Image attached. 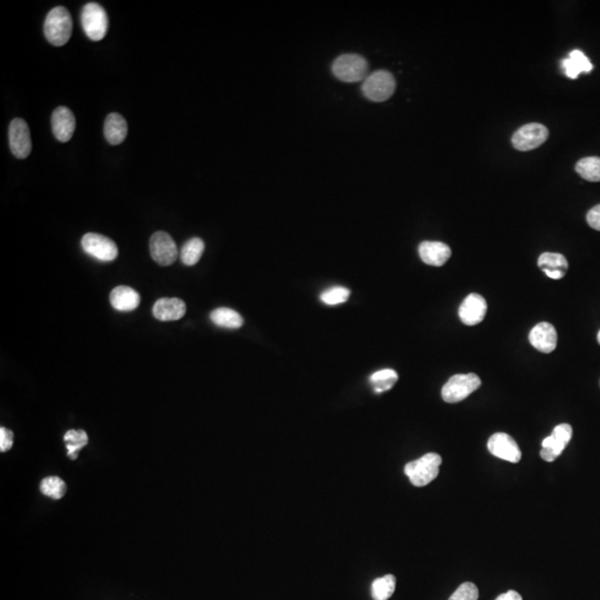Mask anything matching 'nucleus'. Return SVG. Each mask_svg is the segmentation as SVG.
Listing matches in <instances>:
<instances>
[{
  "mask_svg": "<svg viewBox=\"0 0 600 600\" xmlns=\"http://www.w3.org/2000/svg\"><path fill=\"white\" fill-rule=\"evenodd\" d=\"M44 33L51 45H66L73 33V18L67 8L58 6L50 10L46 17Z\"/></svg>",
  "mask_w": 600,
  "mask_h": 600,
  "instance_id": "nucleus-1",
  "label": "nucleus"
},
{
  "mask_svg": "<svg viewBox=\"0 0 600 600\" xmlns=\"http://www.w3.org/2000/svg\"><path fill=\"white\" fill-rule=\"evenodd\" d=\"M441 461L443 459L438 454H426L405 466L406 476L416 487H424L437 478Z\"/></svg>",
  "mask_w": 600,
  "mask_h": 600,
  "instance_id": "nucleus-2",
  "label": "nucleus"
},
{
  "mask_svg": "<svg viewBox=\"0 0 600 600\" xmlns=\"http://www.w3.org/2000/svg\"><path fill=\"white\" fill-rule=\"evenodd\" d=\"M481 386V380L476 374H459L450 377L441 389V397L446 403L463 401L470 394Z\"/></svg>",
  "mask_w": 600,
  "mask_h": 600,
  "instance_id": "nucleus-3",
  "label": "nucleus"
},
{
  "mask_svg": "<svg viewBox=\"0 0 600 600\" xmlns=\"http://www.w3.org/2000/svg\"><path fill=\"white\" fill-rule=\"evenodd\" d=\"M395 78L387 70H378L364 80V95L376 103L389 99L395 93Z\"/></svg>",
  "mask_w": 600,
  "mask_h": 600,
  "instance_id": "nucleus-4",
  "label": "nucleus"
},
{
  "mask_svg": "<svg viewBox=\"0 0 600 600\" xmlns=\"http://www.w3.org/2000/svg\"><path fill=\"white\" fill-rule=\"evenodd\" d=\"M333 73L338 79L345 83L365 80L368 74L367 60L355 54L339 56L334 63Z\"/></svg>",
  "mask_w": 600,
  "mask_h": 600,
  "instance_id": "nucleus-5",
  "label": "nucleus"
},
{
  "mask_svg": "<svg viewBox=\"0 0 600 600\" xmlns=\"http://www.w3.org/2000/svg\"><path fill=\"white\" fill-rule=\"evenodd\" d=\"M108 16L103 6L97 3L85 5L81 11V25L89 39L99 41L105 37L108 30Z\"/></svg>",
  "mask_w": 600,
  "mask_h": 600,
  "instance_id": "nucleus-6",
  "label": "nucleus"
},
{
  "mask_svg": "<svg viewBox=\"0 0 600 600\" xmlns=\"http://www.w3.org/2000/svg\"><path fill=\"white\" fill-rule=\"evenodd\" d=\"M573 436V428L568 424H560L554 428L553 434L546 437L541 443L540 457L547 463H553L567 447Z\"/></svg>",
  "mask_w": 600,
  "mask_h": 600,
  "instance_id": "nucleus-7",
  "label": "nucleus"
},
{
  "mask_svg": "<svg viewBox=\"0 0 600 600\" xmlns=\"http://www.w3.org/2000/svg\"><path fill=\"white\" fill-rule=\"evenodd\" d=\"M549 131L541 124L533 123L523 126L514 134L511 141L520 151H529L540 147L547 140Z\"/></svg>",
  "mask_w": 600,
  "mask_h": 600,
  "instance_id": "nucleus-8",
  "label": "nucleus"
},
{
  "mask_svg": "<svg viewBox=\"0 0 600 600\" xmlns=\"http://www.w3.org/2000/svg\"><path fill=\"white\" fill-rule=\"evenodd\" d=\"M150 255L160 266L173 265L177 260L178 249L169 234L157 231L150 238Z\"/></svg>",
  "mask_w": 600,
  "mask_h": 600,
  "instance_id": "nucleus-9",
  "label": "nucleus"
},
{
  "mask_svg": "<svg viewBox=\"0 0 600 600\" xmlns=\"http://www.w3.org/2000/svg\"><path fill=\"white\" fill-rule=\"evenodd\" d=\"M81 246L88 255L101 261H113L117 258L118 248L114 240L99 234H86L81 239Z\"/></svg>",
  "mask_w": 600,
  "mask_h": 600,
  "instance_id": "nucleus-10",
  "label": "nucleus"
},
{
  "mask_svg": "<svg viewBox=\"0 0 600 600\" xmlns=\"http://www.w3.org/2000/svg\"><path fill=\"white\" fill-rule=\"evenodd\" d=\"M10 150L15 157L25 159L31 153V137L25 120L16 118L9 126Z\"/></svg>",
  "mask_w": 600,
  "mask_h": 600,
  "instance_id": "nucleus-11",
  "label": "nucleus"
},
{
  "mask_svg": "<svg viewBox=\"0 0 600 600\" xmlns=\"http://www.w3.org/2000/svg\"><path fill=\"white\" fill-rule=\"evenodd\" d=\"M488 450L496 457L509 463L517 464L521 459V451L511 436L496 433L488 440Z\"/></svg>",
  "mask_w": 600,
  "mask_h": 600,
  "instance_id": "nucleus-12",
  "label": "nucleus"
},
{
  "mask_svg": "<svg viewBox=\"0 0 600 600\" xmlns=\"http://www.w3.org/2000/svg\"><path fill=\"white\" fill-rule=\"evenodd\" d=\"M487 313V303L479 294H470L459 307V318L467 326H475L483 321Z\"/></svg>",
  "mask_w": 600,
  "mask_h": 600,
  "instance_id": "nucleus-13",
  "label": "nucleus"
},
{
  "mask_svg": "<svg viewBox=\"0 0 600 600\" xmlns=\"http://www.w3.org/2000/svg\"><path fill=\"white\" fill-rule=\"evenodd\" d=\"M51 127L56 139L60 143H67L73 137L76 129V118L69 108H56L51 116Z\"/></svg>",
  "mask_w": 600,
  "mask_h": 600,
  "instance_id": "nucleus-14",
  "label": "nucleus"
},
{
  "mask_svg": "<svg viewBox=\"0 0 600 600\" xmlns=\"http://www.w3.org/2000/svg\"><path fill=\"white\" fill-rule=\"evenodd\" d=\"M557 331L549 323L538 324L529 334L530 344L540 353H553L557 347Z\"/></svg>",
  "mask_w": 600,
  "mask_h": 600,
  "instance_id": "nucleus-15",
  "label": "nucleus"
},
{
  "mask_svg": "<svg viewBox=\"0 0 600 600\" xmlns=\"http://www.w3.org/2000/svg\"><path fill=\"white\" fill-rule=\"evenodd\" d=\"M418 251L420 259L423 260L426 265L435 267L445 265L451 256L449 246L440 241H424L420 244Z\"/></svg>",
  "mask_w": 600,
  "mask_h": 600,
  "instance_id": "nucleus-16",
  "label": "nucleus"
},
{
  "mask_svg": "<svg viewBox=\"0 0 600 600\" xmlns=\"http://www.w3.org/2000/svg\"><path fill=\"white\" fill-rule=\"evenodd\" d=\"M153 314L161 321L179 320L185 316L186 304L179 298H160L154 305Z\"/></svg>",
  "mask_w": 600,
  "mask_h": 600,
  "instance_id": "nucleus-17",
  "label": "nucleus"
},
{
  "mask_svg": "<svg viewBox=\"0 0 600 600\" xmlns=\"http://www.w3.org/2000/svg\"><path fill=\"white\" fill-rule=\"evenodd\" d=\"M538 267L543 270L547 277L559 280L565 277L567 273V259L561 254L544 253L538 258Z\"/></svg>",
  "mask_w": 600,
  "mask_h": 600,
  "instance_id": "nucleus-18",
  "label": "nucleus"
},
{
  "mask_svg": "<svg viewBox=\"0 0 600 600\" xmlns=\"http://www.w3.org/2000/svg\"><path fill=\"white\" fill-rule=\"evenodd\" d=\"M110 304L119 311H131L139 306L140 296L133 288L118 286L110 293Z\"/></svg>",
  "mask_w": 600,
  "mask_h": 600,
  "instance_id": "nucleus-19",
  "label": "nucleus"
},
{
  "mask_svg": "<svg viewBox=\"0 0 600 600\" xmlns=\"http://www.w3.org/2000/svg\"><path fill=\"white\" fill-rule=\"evenodd\" d=\"M104 133H105L106 139L110 145H120L127 137V121L119 114H109L105 120Z\"/></svg>",
  "mask_w": 600,
  "mask_h": 600,
  "instance_id": "nucleus-20",
  "label": "nucleus"
},
{
  "mask_svg": "<svg viewBox=\"0 0 600 600\" xmlns=\"http://www.w3.org/2000/svg\"><path fill=\"white\" fill-rule=\"evenodd\" d=\"M561 68L568 78L576 79L581 73H590L593 69V65L584 55L583 51L575 49L569 54V57L565 58L561 61Z\"/></svg>",
  "mask_w": 600,
  "mask_h": 600,
  "instance_id": "nucleus-21",
  "label": "nucleus"
},
{
  "mask_svg": "<svg viewBox=\"0 0 600 600\" xmlns=\"http://www.w3.org/2000/svg\"><path fill=\"white\" fill-rule=\"evenodd\" d=\"M210 319L215 325L228 328V329H237L244 324L243 317L240 316V314H238L236 310L226 307L214 310L213 313L210 314Z\"/></svg>",
  "mask_w": 600,
  "mask_h": 600,
  "instance_id": "nucleus-22",
  "label": "nucleus"
},
{
  "mask_svg": "<svg viewBox=\"0 0 600 600\" xmlns=\"http://www.w3.org/2000/svg\"><path fill=\"white\" fill-rule=\"evenodd\" d=\"M205 250V243L203 239L195 237L188 240L181 248L180 259L187 266H194L199 261Z\"/></svg>",
  "mask_w": 600,
  "mask_h": 600,
  "instance_id": "nucleus-23",
  "label": "nucleus"
},
{
  "mask_svg": "<svg viewBox=\"0 0 600 600\" xmlns=\"http://www.w3.org/2000/svg\"><path fill=\"white\" fill-rule=\"evenodd\" d=\"M576 171L587 181L598 183L600 181V158L586 157L580 159L576 165Z\"/></svg>",
  "mask_w": 600,
  "mask_h": 600,
  "instance_id": "nucleus-24",
  "label": "nucleus"
},
{
  "mask_svg": "<svg viewBox=\"0 0 600 600\" xmlns=\"http://www.w3.org/2000/svg\"><path fill=\"white\" fill-rule=\"evenodd\" d=\"M398 374L394 369L378 370L370 376L369 381L376 393H384L391 389L397 383Z\"/></svg>",
  "mask_w": 600,
  "mask_h": 600,
  "instance_id": "nucleus-25",
  "label": "nucleus"
},
{
  "mask_svg": "<svg viewBox=\"0 0 600 600\" xmlns=\"http://www.w3.org/2000/svg\"><path fill=\"white\" fill-rule=\"evenodd\" d=\"M395 576L386 575L374 580L371 585V596L374 600H388L395 593Z\"/></svg>",
  "mask_w": 600,
  "mask_h": 600,
  "instance_id": "nucleus-26",
  "label": "nucleus"
},
{
  "mask_svg": "<svg viewBox=\"0 0 600 600\" xmlns=\"http://www.w3.org/2000/svg\"><path fill=\"white\" fill-rule=\"evenodd\" d=\"M66 447H67L68 457L70 459H77L78 453L88 444V436L84 430H69L65 434Z\"/></svg>",
  "mask_w": 600,
  "mask_h": 600,
  "instance_id": "nucleus-27",
  "label": "nucleus"
},
{
  "mask_svg": "<svg viewBox=\"0 0 600 600\" xmlns=\"http://www.w3.org/2000/svg\"><path fill=\"white\" fill-rule=\"evenodd\" d=\"M40 490L47 497L61 499L67 493V485L61 478L47 477L40 484Z\"/></svg>",
  "mask_w": 600,
  "mask_h": 600,
  "instance_id": "nucleus-28",
  "label": "nucleus"
},
{
  "mask_svg": "<svg viewBox=\"0 0 600 600\" xmlns=\"http://www.w3.org/2000/svg\"><path fill=\"white\" fill-rule=\"evenodd\" d=\"M350 291L349 289L345 287H333L330 288V289L325 290L321 295H320V299L323 301L324 304L328 306H336L340 305V304H344L347 301L348 298H349Z\"/></svg>",
  "mask_w": 600,
  "mask_h": 600,
  "instance_id": "nucleus-29",
  "label": "nucleus"
},
{
  "mask_svg": "<svg viewBox=\"0 0 600 600\" xmlns=\"http://www.w3.org/2000/svg\"><path fill=\"white\" fill-rule=\"evenodd\" d=\"M479 591L475 584L464 583L450 596L449 600H478Z\"/></svg>",
  "mask_w": 600,
  "mask_h": 600,
  "instance_id": "nucleus-30",
  "label": "nucleus"
},
{
  "mask_svg": "<svg viewBox=\"0 0 600 600\" xmlns=\"http://www.w3.org/2000/svg\"><path fill=\"white\" fill-rule=\"evenodd\" d=\"M14 433L7 428H0V451L6 453L13 447Z\"/></svg>",
  "mask_w": 600,
  "mask_h": 600,
  "instance_id": "nucleus-31",
  "label": "nucleus"
},
{
  "mask_svg": "<svg viewBox=\"0 0 600 600\" xmlns=\"http://www.w3.org/2000/svg\"><path fill=\"white\" fill-rule=\"evenodd\" d=\"M587 223L593 229L600 231V205L595 206L587 214Z\"/></svg>",
  "mask_w": 600,
  "mask_h": 600,
  "instance_id": "nucleus-32",
  "label": "nucleus"
},
{
  "mask_svg": "<svg viewBox=\"0 0 600 600\" xmlns=\"http://www.w3.org/2000/svg\"><path fill=\"white\" fill-rule=\"evenodd\" d=\"M496 600H523V598L515 590H509L507 593L500 595Z\"/></svg>",
  "mask_w": 600,
  "mask_h": 600,
  "instance_id": "nucleus-33",
  "label": "nucleus"
},
{
  "mask_svg": "<svg viewBox=\"0 0 600 600\" xmlns=\"http://www.w3.org/2000/svg\"><path fill=\"white\" fill-rule=\"evenodd\" d=\"M597 339H598V343H599V345H600V330H599V333H598Z\"/></svg>",
  "mask_w": 600,
  "mask_h": 600,
  "instance_id": "nucleus-34",
  "label": "nucleus"
}]
</instances>
